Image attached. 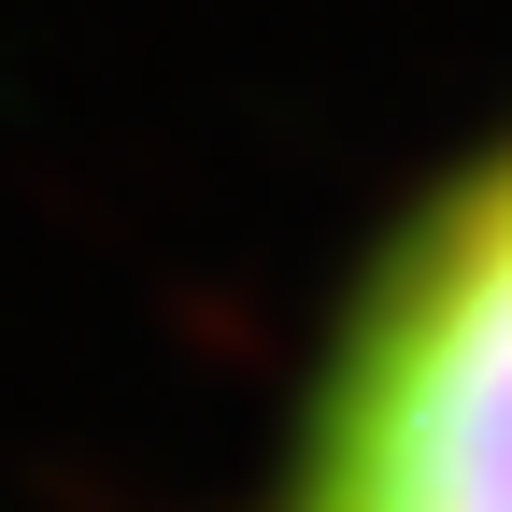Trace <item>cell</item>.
Returning a JSON list of instances; mask_svg holds the SVG:
<instances>
[{"instance_id":"6da1fadb","label":"cell","mask_w":512,"mask_h":512,"mask_svg":"<svg viewBox=\"0 0 512 512\" xmlns=\"http://www.w3.org/2000/svg\"><path fill=\"white\" fill-rule=\"evenodd\" d=\"M285 512H512V157L370 271Z\"/></svg>"}]
</instances>
